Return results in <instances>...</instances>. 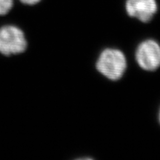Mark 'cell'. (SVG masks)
Here are the masks:
<instances>
[{
	"label": "cell",
	"mask_w": 160,
	"mask_h": 160,
	"mask_svg": "<svg viewBox=\"0 0 160 160\" xmlns=\"http://www.w3.org/2000/svg\"><path fill=\"white\" fill-rule=\"evenodd\" d=\"M22 3L28 5H34L36 4L39 3L41 0H19Z\"/></svg>",
	"instance_id": "6"
},
{
	"label": "cell",
	"mask_w": 160,
	"mask_h": 160,
	"mask_svg": "<svg viewBox=\"0 0 160 160\" xmlns=\"http://www.w3.org/2000/svg\"><path fill=\"white\" fill-rule=\"evenodd\" d=\"M158 120H159V122L160 124V108L159 111V113H158Z\"/></svg>",
	"instance_id": "7"
},
{
	"label": "cell",
	"mask_w": 160,
	"mask_h": 160,
	"mask_svg": "<svg viewBox=\"0 0 160 160\" xmlns=\"http://www.w3.org/2000/svg\"><path fill=\"white\" fill-rule=\"evenodd\" d=\"M125 10L129 17L147 23L157 13L158 5L156 0H126Z\"/></svg>",
	"instance_id": "4"
},
{
	"label": "cell",
	"mask_w": 160,
	"mask_h": 160,
	"mask_svg": "<svg viewBox=\"0 0 160 160\" xmlns=\"http://www.w3.org/2000/svg\"><path fill=\"white\" fill-rule=\"evenodd\" d=\"M96 68L102 75L112 81L123 77L127 68V60L124 53L117 48H106L98 57Z\"/></svg>",
	"instance_id": "1"
},
{
	"label": "cell",
	"mask_w": 160,
	"mask_h": 160,
	"mask_svg": "<svg viewBox=\"0 0 160 160\" xmlns=\"http://www.w3.org/2000/svg\"><path fill=\"white\" fill-rule=\"evenodd\" d=\"M25 33L14 25H5L0 28V53L5 56L19 54L27 49Z\"/></svg>",
	"instance_id": "2"
},
{
	"label": "cell",
	"mask_w": 160,
	"mask_h": 160,
	"mask_svg": "<svg viewBox=\"0 0 160 160\" xmlns=\"http://www.w3.org/2000/svg\"><path fill=\"white\" fill-rule=\"evenodd\" d=\"M135 57L142 69L154 71L160 67V45L153 39L142 41L138 45Z\"/></svg>",
	"instance_id": "3"
},
{
	"label": "cell",
	"mask_w": 160,
	"mask_h": 160,
	"mask_svg": "<svg viewBox=\"0 0 160 160\" xmlns=\"http://www.w3.org/2000/svg\"><path fill=\"white\" fill-rule=\"evenodd\" d=\"M13 5V0H0V16L7 14Z\"/></svg>",
	"instance_id": "5"
}]
</instances>
